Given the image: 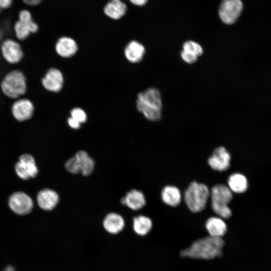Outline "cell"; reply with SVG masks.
<instances>
[{
    "label": "cell",
    "mask_w": 271,
    "mask_h": 271,
    "mask_svg": "<svg viewBox=\"0 0 271 271\" xmlns=\"http://www.w3.org/2000/svg\"><path fill=\"white\" fill-rule=\"evenodd\" d=\"M3 92L11 98L18 97L26 91V78L20 71L15 70L8 73L1 83Z\"/></svg>",
    "instance_id": "5b68a950"
},
{
    "label": "cell",
    "mask_w": 271,
    "mask_h": 271,
    "mask_svg": "<svg viewBox=\"0 0 271 271\" xmlns=\"http://www.w3.org/2000/svg\"><path fill=\"white\" fill-rule=\"evenodd\" d=\"M129 2L138 7H142L146 5L149 0H128Z\"/></svg>",
    "instance_id": "f546056e"
},
{
    "label": "cell",
    "mask_w": 271,
    "mask_h": 271,
    "mask_svg": "<svg viewBox=\"0 0 271 271\" xmlns=\"http://www.w3.org/2000/svg\"><path fill=\"white\" fill-rule=\"evenodd\" d=\"M34 112V106L28 99H22L15 102L12 106V113L19 121H24L31 117Z\"/></svg>",
    "instance_id": "9a60e30c"
},
{
    "label": "cell",
    "mask_w": 271,
    "mask_h": 271,
    "mask_svg": "<svg viewBox=\"0 0 271 271\" xmlns=\"http://www.w3.org/2000/svg\"><path fill=\"white\" fill-rule=\"evenodd\" d=\"M77 45L72 38L69 37H62L56 44V51L62 57L68 58L73 56L77 51Z\"/></svg>",
    "instance_id": "e0dca14e"
},
{
    "label": "cell",
    "mask_w": 271,
    "mask_h": 271,
    "mask_svg": "<svg viewBox=\"0 0 271 271\" xmlns=\"http://www.w3.org/2000/svg\"><path fill=\"white\" fill-rule=\"evenodd\" d=\"M230 160V155L226 149L223 147H219L213 151L208 163L213 169L221 172L229 168Z\"/></svg>",
    "instance_id": "9c48e42d"
},
{
    "label": "cell",
    "mask_w": 271,
    "mask_h": 271,
    "mask_svg": "<svg viewBox=\"0 0 271 271\" xmlns=\"http://www.w3.org/2000/svg\"><path fill=\"white\" fill-rule=\"evenodd\" d=\"M137 107L148 119L153 121L159 120L162 108L160 91L155 88H149L140 93L137 97Z\"/></svg>",
    "instance_id": "7a4b0ae2"
},
{
    "label": "cell",
    "mask_w": 271,
    "mask_h": 271,
    "mask_svg": "<svg viewBox=\"0 0 271 271\" xmlns=\"http://www.w3.org/2000/svg\"><path fill=\"white\" fill-rule=\"evenodd\" d=\"M9 205L11 209L16 213L25 215L32 210L33 202L28 195L22 192H18L10 196Z\"/></svg>",
    "instance_id": "ba28073f"
},
{
    "label": "cell",
    "mask_w": 271,
    "mask_h": 271,
    "mask_svg": "<svg viewBox=\"0 0 271 271\" xmlns=\"http://www.w3.org/2000/svg\"><path fill=\"white\" fill-rule=\"evenodd\" d=\"M38 28V25L33 19L28 20L19 19L14 25L16 35L20 40H24L31 33L37 32Z\"/></svg>",
    "instance_id": "ac0fdd59"
},
{
    "label": "cell",
    "mask_w": 271,
    "mask_h": 271,
    "mask_svg": "<svg viewBox=\"0 0 271 271\" xmlns=\"http://www.w3.org/2000/svg\"><path fill=\"white\" fill-rule=\"evenodd\" d=\"M63 82L62 73L56 68L49 69L42 79L44 87L48 90L55 92L61 90Z\"/></svg>",
    "instance_id": "8fae6325"
},
{
    "label": "cell",
    "mask_w": 271,
    "mask_h": 271,
    "mask_svg": "<svg viewBox=\"0 0 271 271\" xmlns=\"http://www.w3.org/2000/svg\"><path fill=\"white\" fill-rule=\"evenodd\" d=\"M163 201L172 207L178 206L181 202L182 196L180 190L176 186H165L161 192Z\"/></svg>",
    "instance_id": "603a6c76"
},
{
    "label": "cell",
    "mask_w": 271,
    "mask_h": 271,
    "mask_svg": "<svg viewBox=\"0 0 271 271\" xmlns=\"http://www.w3.org/2000/svg\"><path fill=\"white\" fill-rule=\"evenodd\" d=\"M132 227L137 235L145 236L151 231L153 222L149 217L140 215L133 218Z\"/></svg>",
    "instance_id": "7402d4cb"
},
{
    "label": "cell",
    "mask_w": 271,
    "mask_h": 271,
    "mask_svg": "<svg viewBox=\"0 0 271 271\" xmlns=\"http://www.w3.org/2000/svg\"><path fill=\"white\" fill-rule=\"evenodd\" d=\"M206 228L210 236L221 238L227 231V225L221 218L212 217L208 219Z\"/></svg>",
    "instance_id": "44dd1931"
},
{
    "label": "cell",
    "mask_w": 271,
    "mask_h": 271,
    "mask_svg": "<svg viewBox=\"0 0 271 271\" xmlns=\"http://www.w3.org/2000/svg\"><path fill=\"white\" fill-rule=\"evenodd\" d=\"M76 158L80 170V173L84 176H87L93 172L95 162L88 154L85 151L77 152L74 156Z\"/></svg>",
    "instance_id": "ffe728a7"
},
{
    "label": "cell",
    "mask_w": 271,
    "mask_h": 271,
    "mask_svg": "<svg viewBox=\"0 0 271 271\" xmlns=\"http://www.w3.org/2000/svg\"><path fill=\"white\" fill-rule=\"evenodd\" d=\"M224 242L222 238L207 236L193 242L187 248L180 252L183 257L211 259L222 254Z\"/></svg>",
    "instance_id": "6da1fadb"
},
{
    "label": "cell",
    "mask_w": 271,
    "mask_h": 271,
    "mask_svg": "<svg viewBox=\"0 0 271 271\" xmlns=\"http://www.w3.org/2000/svg\"><path fill=\"white\" fill-rule=\"evenodd\" d=\"M13 4V0H0V10L9 9Z\"/></svg>",
    "instance_id": "f1b7e54d"
},
{
    "label": "cell",
    "mask_w": 271,
    "mask_h": 271,
    "mask_svg": "<svg viewBox=\"0 0 271 271\" xmlns=\"http://www.w3.org/2000/svg\"><path fill=\"white\" fill-rule=\"evenodd\" d=\"M120 202L129 209L137 211L143 208L146 201L143 192L137 189H132L121 198Z\"/></svg>",
    "instance_id": "5bb4252c"
},
{
    "label": "cell",
    "mask_w": 271,
    "mask_h": 271,
    "mask_svg": "<svg viewBox=\"0 0 271 271\" xmlns=\"http://www.w3.org/2000/svg\"><path fill=\"white\" fill-rule=\"evenodd\" d=\"M4 271H15L14 267L12 266H7Z\"/></svg>",
    "instance_id": "1f68e13d"
},
{
    "label": "cell",
    "mask_w": 271,
    "mask_h": 271,
    "mask_svg": "<svg viewBox=\"0 0 271 271\" xmlns=\"http://www.w3.org/2000/svg\"><path fill=\"white\" fill-rule=\"evenodd\" d=\"M210 192L204 184L193 182L186 190L184 197L185 203L193 212L202 211L206 207Z\"/></svg>",
    "instance_id": "3957f363"
},
{
    "label": "cell",
    "mask_w": 271,
    "mask_h": 271,
    "mask_svg": "<svg viewBox=\"0 0 271 271\" xmlns=\"http://www.w3.org/2000/svg\"><path fill=\"white\" fill-rule=\"evenodd\" d=\"M71 117L76 119L80 123H84L87 120L85 112L80 108L76 107L71 110Z\"/></svg>",
    "instance_id": "4316f807"
},
{
    "label": "cell",
    "mask_w": 271,
    "mask_h": 271,
    "mask_svg": "<svg viewBox=\"0 0 271 271\" xmlns=\"http://www.w3.org/2000/svg\"><path fill=\"white\" fill-rule=\"evenodd\" d=\"M37 202L43 210L50 211L54 209L59 201L58 194L52 189H44L38 194Z\"/></svg>",
    "instance_id": "7c38bea8"
},
{
    "label": "cell",
    "mask_w": 271,
    "mask_h": 271,
    "mask_svg": "<svg viewBox=\"0 0 271 271\" xmlns=\"http://www.w3.org/2000/svg\"><path fill=\"white\" fill-rule=\"evenodd\" d=\"M127 11V5L122 0H109L103 8L104 14L114 20L122 18L126 14Z\"/></svg>",
    "instance_id": "2e32d148"
},
{
    "label": "cell",
    "mask_w": 271,
    "mask_h": 271,
    "mask_svg": "<svg viewBox=\"0 0 271 271\" xmlns=\"http://www.w3.org/2000/svg\"><path fill=\"white\" fill-rule=\"evenodd\" d=\"M2 51L5 59L11 63L19 62L23 57L20 45L12 40H7L3 43Z\"/></svg>",
    "instance_id": "4fadbf2b"
},
{
    "label": "cell",
    "mask_w": 271,
    "mask_h": 271,
    "mask_svg": "<svg viewBox=\"0 0 271 271\" xmlns=\"http://www.w3.org/2000/svg\"><path fill=\"white\" fill-rule=\"evenodd\" d=\"M69 126L74 129H78L80 127L81 123L73 118L70 117L67 119Z\"/></svg>",
    "instance_id": "83f0119b"
},
{
    "label": "cell",
    "mask_w": 271,
    "mask_h": 271,
    "mask_svg": "<svg viewBox=\"0 0 271 271\" xmlns=\"http://www.w3.org/2000/svg\"><path fill=\"white\" fill-rule=\"evenodd\" d=\"M28 5L34 6L39 5L43 0H23Z\"/></svg>",
    "instance_id": "4dcf8cb0"
},
{
    "label": "cell",
    "mask_w": 271,
    "mask_h": 271,
    "mask_svg": "<svg viewBox=\"0 0 271 271\" xmlns=\"http://www.w3.org/2000/svg\"><path fill=\"white\" fill-rule=\"evenodd\" d=\"M241 0H222L218 8V16L226 25H232L238 20L243 10Z\"/></svg>",
    "instance_id": "8992f818"
},
{
    "label": "cell",
    "mask_w": 271,
    "mask_h": 271,
    "mask_svg": "<svg viewBox=\"0 0 271 271\" xmlns=\"http://www.w3.org/2000/svg\"><path fill=\"white\" fill-rule=\"evenodd\" d=\"M182 51L198 57L203 54V50L198 43L193 41H188L184 43Z\"/></svg>",
    "instance_id": "d4e9b609"
},
{
    "label": "cell",
    "mask_w": 271,
    "mask_h": 271,
    "mask_svg": "<svg viewBox=\"0 0 271 271\" xmlns=\"http://www.w3.org/2000/svg\"><path fill=\"white\" fill-rule=\"evenodd\" d=\"M228 185L232 192L236 193L245 192L248 186L246 178L240 173H234L230 175L228 180Z\"/></svg>",
    "instance_id": "cb8c5ba5"
},
{
    "label": "cell",
    "mask_w": 271,
    "mask_h": 271,
    "mask_svg": "<svg viewBox=\"0 0 271 271\" xmlns=\"http://www.w3.org/2000/svg\"><path fill=\"white\" fill-rule=\"evenodd\" d=\"M65 168L69 173L73 174L80 173L78 162L74 156L70 158L65 163Z\"/></svg>",
    "instance_id": "484cf974"
},
{
    "label": "cell",
    "mask_w": 271,
    "mask_h": 271,
    "mask_svg": "<svg viewBox=\"0 0 271 271\" xmlns=\"http://www.w3.org/2000/svg\"><path fill=\"white\" fill-rule=\"evenodd\" d=\"M15 170L18 176L22 179L27 180L35 177L38 172L34 158L29 154H24L16 164Z\"/></svg>",
    "instance_id": "52a82bcc"
},
{
    "label": "cell",
    "mask_w": 271,
    "mask_h": 271,
    "mask_svg": "<svg viewBox=\"0 0 271 271\" xmlns=\"http://www.w3.org/2000/svg\"><path fill=\"white\" fill-rule=\"evenodd\" d=\"M145 53L144 46L137 41H131L126 46L124 54L128 61L138 63L142 60Z\"/></svg>",
    "instance_id": "d6986e66"
},
{
    "label": "cell",
    "mask_w": 271,
    "mask_h": 271,
    "mask_svg": "<svg viewBox=\"0 0 271 271\" xmlns=\"http://www.w3.org/2000/svg\"><path fill=\"white\" fill-rule=\"evenodd\" d=\"M104 230L109 234L116 235L125 228V222L122 215L116 212H110L104 217L102 222Z\"/></svg>",
    "instance_id": "30bf717a"
},
{
    "label": "cell",
    "mask_w": 271,
    "mask_h": 271,
    "mask_svg": "<svg viewBox=\"0 0 271 271\" xmlns=\"http://www.w3.org/2000/svg\"><path fill=\"white\" fill-rule=\"evenodd\" d=\"M232 192L228 187L222 184L214 186L210 192L212 208L221 218L227 219L232 215L228 206L232 199Z\"/></svg>",
    "instance_id": "277c9868"
}]
</instances>
